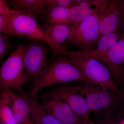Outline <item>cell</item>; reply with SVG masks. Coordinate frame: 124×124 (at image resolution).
Wrapping results in <instances>:
<instances>
[{"label":"cell","instance_id":"cell-1","mask_svg":"<svg viewBox=\"0 0 124 124\" xmlns=\"http://www.w3.org/2000/svg\"><path fill=\"white\" fill-rule=\"evenodd\" d=\"M75 86L85 98L91 112L100 119L124 116L122 93L86 82Z\"/></svg>","mask_w":124,"mask_h":124},{"label":"cell","instance_id":"cell-2","mask_svg":"<svg viewBox=\"0 0 124 124\" xmlns=\"http://www.w3.org/2000/svg\"><path fill=\"white\" fill-rule=\"evenodd\" d=\"M72 81L87 82L79 69L69 57L58 55L51 59L44 74L30 86L28 93L34 96L46 87Z\"/></svg>","mask_w":124,"mask_h":124},{"label":"cell","instance_id":"cell-3","mask_svg":"<svg viewBox=\"0 0 124 124\" xmlns=\"http://www.w3.org/2000/svg\"><path fill=\"white\" fill-rule=\"evenodd\" d=\"M68 57L79 69L87 82L122 93L108 68L94 57L89 50L69 51Z\"/></svg>","mask_w":124,"mask_h":124},{"label":"cell","instance_id":"cell-4","mask_svg":"<svg viewBox=\"0 0 124 124\" xmlns=\"http://www.w3.org/2000/svg\"><path fill=\"white\" fill-rule=\"evenodd\" d=\"M50 51L49 46L43 41L30 40L24 44L25 85L34 84L44 74L49 63L48 56Z\"/></svg>","mask_w":124,"mask_h":124},{"label":"cell","instance_id":"cell-5","mask_svg":"<svg viewBox=\"0 0 124 124\" xmlns=\"http://www.w3.org/2000/svg\"><path fill=\"white\" fill-rule=\"evenodd\" d=\"M104 11L94 14L79 23L71 32L63 48L66 49L68 46H75L81 51L95 49L98 41L100 20Z\"/></svg>","mask_w":124,"mask_h":124},{"label":"cell","instance_id":"cell-6","mask_svg":"<svg viewBox=\"0 0 124 124\" xmlns=\"http://www.w3.org/2000/svg\"><path fill=\"white\" fill-rule=\"evenodd\" d=\"M23 48L24 44L22 43L15 51L11 53L1 67L0 91L12 89L16 91L25 85Z\"/></svg>","mask_w":124,"mask_h":124},{"label":"cell","instance_id":"cell-7","mask_svg":"<svg viewBox=\"0 0 124 124\" xmlns=\"http://www.w3.org/2000/svg\"><path fill=\"white\" fill-rule=\"evenodd\" d=\"M9 15L14 29L19 36L26 37L30 40L43 41L47 43L53 52L51 59L58 55L66 56L45 35L35 19L13 9Z\"/></svg>","mask_w":124,"mask_h":124},{"label":"cell","instance_id":"cell-8","mask_svg":"<svg viewBox=\"0 0 124 124\" xmlns=\"http://www.w3.org/2000/svg\"><path fill=\"white\" fill-rule=\"evenodd\" d=\"M41 99L54 98L63 100L82 120L89 118L91 113L85 98L75 85H61L56 86L41 94Z\"/></svg>","mask_w":124,"mask_h":124},{"label":"cell","instance_id":"cell-9","mask_svg":"<svg viewBox=\"0 0 124 124\" xmlns=\"http://www.w3.org/2000/svg\"><path fill=\"white\" fill-rule=\"evenodd\" d=\"M118 0H111L100 20L98 40L103 36L112 32L122 34L124 30V19L118 10Z\"/></svg>","mask_w":124,"mask_h":124},{"label":"cell","instance_id":"cell-10","mask_svg":"<svg viewBox=\"0 0 124 124\" xmlns=\"http://www.w3.org/2000/svg\"><path fill=\"white\" fill-rule=\"evenodd\" d=\"M42 106L47 112L62 124H80L78 117L68 104L63 100L54 98L41 99Z\"/></svg>","mask_w":124,"mask_h":124},{"label":"cell","instance_id":"cell-11","mask_svg":"<svg viewBox=\"0 0 124 124\" xmlns=\"http://www.w3.org/2000/svg\"><path fill=\"white\" fill-rule=\"evenodd\" d=\"M109 0H82L70 8L69 17L73 23L72 31L79 23L94 14L106 9Z\"/></svg>","mask_w":124,"mask_h":124},{"label":"cell","instance_id":"cell-12","mask_svg":"<svg viewBox=\"0 0 124 124\" xmlns=\"http://www.w3.org/2000/svg\"><path fill=\"white\" fill-rule=\"evenodd\" d=\"M27 102L31 111V120L34 124H62L44 108L36 95L24 91L23 88L16 91Z\"/></svg>","mask_w":124,"mask_h":124},{"label":"cell","instance_id":"cell-13","mask_svg":"<svg viewBox=\"0 0 124 124\" xmlns=\"http://www.w3.org/2000/svg\"><path fill=\"white\" fill-rule=\"evenodd\" d=\"M12 9L31 17L37 21L45 19L47 13L46 0H8Z\"/></svg>","mask_w":124,"mask_h":124},{"label":"cell","instance_id":"cell-14","mask_svg":"<svg viewBox=\"0 0 124 124\" xmlns=\"http://www.w3.org/2000/svg\"><path fill=\"white\" fill-rule=\"evenodd\" d=\"M45 35L59 49L68 57L69 51L63 47L64 42L70 35L73 23L50 24L39 23Z\"/></svg>","mask_w":124,"mask_h":124},{"label":"cell","instance_id":"cell-15","mask_svg":"<svg viewBox=\"0 0 124 124\" xmlns=\"http://www.w3.org/2000/svg\"><path fill=\"white\" fill-rule=\"evenodd\" d=\"M11 107L17 124H29L31 120V111L29 104L17 92L13 90H4Z\"/></svg>","mask_w":124,"mask_h":124},{"label":"cell","instance_id":"cell-16","mask_svg":"<svg viewBox=\"0 0 124 124\" xmlns=\"http://www.w3.org/2000/svg\"><path fill=\"white\" fill-rule=\"evenodd\" d=\"M93 56L106 66L124 64V39H120L106 53Z\"/></svg>","mask_w":124,"mask_h":124},{"label":"cell","instance_id":"cell-17","mask_svg":"<svg viewBox=\"0 0 124 124\" xmlns=\"http://www.w3.org/2000/svg\"><path fill=\"white\" fill-rule=\"evenodd\" d=\"M70 9L64 7H55L50 9L45 17L46 23L51 25L73 23L69 17Z\"/></svg>","mask_w":124,"mask_h":124},{"label":"cell","instance_id":"cell-18","mask_svg":"<svg viewBox=\"0 0 124 124\" xmlns=\"http://www.w3.org/2000/svg\"><path fill=\"white\" fill-rule=\"evenodd\" d=\"M122 35L116 32H112L103 36L97 42V48L88 50L93 56L106 53L122 38Z\"/></svg>","mask_w":124,"mask_h":124},{"label":"cell","instance_id":"cell-19","mask_svg":"<svg viewBox=\"0 0 124 124\" xmlns=\"http://www.w3.org/2000/svg\"><path fill=\"white\" fill-rule=\"evenodd\" d=\"M0 122L8 124H17L11 107L7 100L0 98Z\"/></svg>","mask_w":124,"mask_h":124},{"label":"cell","instance_id":"cell-20","mask_svg":"<svg viewBox=\"0 0 124 124\" xmlns=\"http://www.w3.org/2000/svg\"><path fill=\"white\" fill-rule=\"evenodd\" d=\"M9 36L4 33L0 34V62L1 63L9 49L13 48Z\"/></svg>","mask_w":124,"mask_h":124},{"label":"cell","instance_id":"cell-21","mask_svg":"<svg viewBox=\"0 0 124 124\" xmlns=\"http://www.w3.org/2000/svg\"><path fill=\"white\" fill-rule=\"evenodd\" d=\"M82 0H46L47 12L51 8L57 7H64L70 8L78 5Z\"/></svg>","mask_w":124,"mask_h":124},{"label":"cell","instance_id":"cell-22","mask_svg":"<svg viewBox=\"0 0 124 124\" xmlns=\"http://www.w3.org/2000/svg\"><path fill=\"white\" fill-rule=\"evenodd\" d=\"M0 32L9 35L19 36L14 29L9 15H0Z\"/></svg>","mask_w":124,"mask_h":124},{"label":"cell","instance_id":"cell-23","mask_svg":"<svg viewBox=\"0 0 124 124\" xmlns=\"http://www.w3.org/2000/svg\"><path fill=\"white\" fill-rule=\"evenodd\" d=\"M12 10L7 1L0 0V15H9Z\"/></svg>","mask_w":124,"mask_h":124},{"label":"cell","instance_id":"cell-24","mask_svg":"<svg viewBox=\"0 0 124 124\" xmlns=\"http://www.w3.org/2000/svg\"><path fill=\"white\" fill-rule=\"evenodd\" d=\"M99 124H120L121 120L113 118H105L100 119Z\"/></svg>","mask_w":124,"mask_h":124},{"label":"cell","instance_id":"cell-25","mask_svg":"<svg viewBox=\"0 0 124 124\" xmlns=\"http://www.w3.org/2000/svg\"><path fill=\"white\" fill-rule=\"evenodd\" d=\"M118 10L120 16L124 19V0H118Z\"/></svg>","mask_w":124,"mask_h":124},{"label":"cell","instance_id":"cell-26","mask_svg":"<svg viewBox=\"0 0 124 124\" xmlns=\"http://www.w3.org/2000/svg\"><path fill=\"white\" fill-rule=\"evenodd\" d=\"M80 124H97L90 119L89 118H86L82 120Z\"/></svg>","mask_w":124,"mask_h":124},{"label":"cell","instance_id":"cell-27","mask_svg":"<svg viewBox=\"0 0 124 124\" xmlns=\"http://www.w3.org/2000/svg\"><path fill=\"white\" fill-rule=\"evenodd\" d=\"M121 91L122 92V95L124 99V76H123V79H122V88L121 89Z\"/></svg>","mask_w":124,"mask_h":124},{"label":"cell","instance_id":"cell-28","mask_svg":"<svg viewBox=\"0 0 124 124\" xmlns=\"http://www.w3.org/2000/svg\"><path fill=\"white\" fill-rule=\"evenodd\" d=\"M120 124H124V119H122L120 121Z\"/></svg>","mask_w":124,"mask_h":124},{"label":"cell","instance_id":"cell-29","mask_svg":"<svg viewBox=\"0 0 124 124\" xmlns=\"http://www.w3.org/2000/svg\"><path fill=\"white\" fill-rule=\"evenodd\" d=\"M121 39H124V33L123 34V35H122V38H121Z\"/></svg>","mask_w":124,"mask_h":124},{"label":"cell","instance_id":"cell-30","mask_svg":"<svg viewBox=\"0 0 124 124\" xmlns=\"http://www.w3.org/2000/svg\"><path fill=\"white\" fill-rule=\"evenodd\" d=\"M29 124H33V123H32V122L31 120V122H30V123H29Z\"/></svg>","mask_w":124,"mask_h":124},{"label":"cell","instance_id":"cell-31","mask_svg":"<svg viewBox=\"0 0 124 124\" xmlns=\"http://www.w3.org/2000/svg\"><path fill=\"white\" fill-rule=\"evenodd\" d=\"M0 124H5V123H2V122H0Z\"/></svg>","mask_w":124,"mask_h":124}]
</instances>
